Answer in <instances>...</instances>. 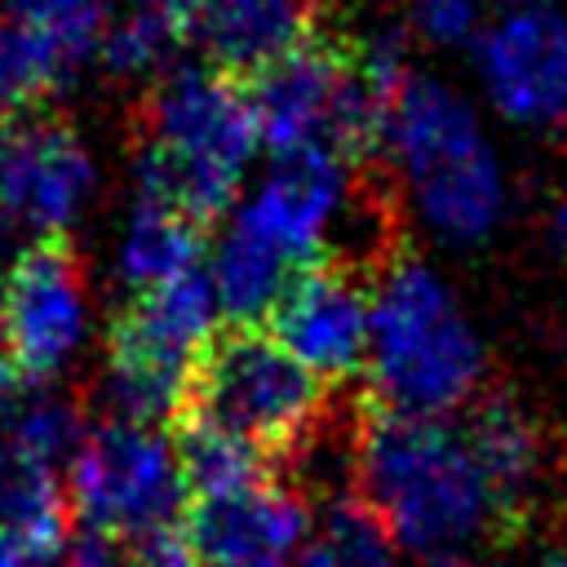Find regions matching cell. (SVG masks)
Returning a JSON list of instances; mask_svg holds the SVG:
<instances>
[{"label":"cell","mask_w":567,"mask_h":567,"mask_svg":"<svg viewBox=\"0 0 567 567\" xmlns=\"http://www.w3.org/2000/svg\"><path fill=\"white\" fill-rule=\"evenodd\" d=\"M199 261H204V226L177 204L137 190L120 235V279L133 292H146L199 270Z\"/></svg>","instance_id":"17"},{"label":"cell","mask_w":567,"mask_h":567,"mask_svg":"<svg viewBox=\"0 0 567 567\" xmlns=\"http://www.w3.org/2000/svg\"><path fill=\"white\" fill-rule=\"evenodd\" d=\"M182 35L208 53V66L257 80L315 40L319 0H168Z\"/></svg>","instance_id":"14"},{"label":"cell","mask_w":567,"mask_h":567,"mask_svg":"<svg viewBox=\"0 0 567 567\" xmlns=\"http://www.w3.org/2000/svg\"><path fill=\"white\" fill-rule=\"evenodd\" d=\"M430 567H474V563H470V558H465V554H461V558H434V563H430Z\"/></svg>","instance_id":"31"},{"label":"cell","mask_w":567,"mask_h":567,"mask_svg":"<svg viewBox=\"0 0 567 567\" xmlns=\"http://www.w3.org/2000/svg\"><path fill=\"white\" fill-rule=\"evenodd\" d=\"M128 4H133V0H128Z\"/></svg>","instance_id":"34"},{"label":"cell","mask_w":567,"mask_h":567,"mask_svg":"<svg viewBox=\"0 0 567 567\" xmlns=\"http://www.w3.org/2000/svg\"><path fill=\"white\" fill-rule=\"evenodd\" d=\"M4 230H9V226H4V217H0V239H4Z\"/></svg>","instance_id":"33"},{"label":"cell","mask_w":567,"mask_h":567,"mask_svg":"<svg viewBox=\"0 0 567 567\" xmlns=\"http://www.w3.org/2000/svg\"><path fill=\"white\" fill-rule=\"evenodd\" d=\"M248 89L270 155L328 151L354 164L368 151H381L390 97L363 75L354 44H328L315 35Z\"/></svg>","instance_id":"6"},{"label":"cell","mask_w":567,"mask_h":567,"mask_svg":"<svg viewBox=\"0 0 567 567\" xmlns=\"http://www.w3.org/2000/svg\"><path fill=\"white\" fill-rule=\"evenodd\" d=\"M363 372L377 408L403 416L447 421L478 394L483 341L425 261L394 257L381 266Z\"/></svg>","instance_id":"3"},{"label":"cell","mask_w":567,"mask_h":567,"mask_svg":"<svg viewBox=\"0 0 567 567\" xmlns=\"http://www.w3.org/2000/svg\"><path fill=\"white\" fill-rule=\"evenodd\" d=\"M4 18L49 44L66 71L89 62L102 49L106 9L102 0H4Z\"/></svg>","instance_id":"20"},{"label":"cell","mask_w":567,"mask_h":567,"mask_svg":"<svg viewBox=\"0 0 567 567\" xmlns=\"http://www.w3.org/2000/svg\"><path fill=\"white\" fill-rule=\"evenodd\" d=\"M0 532H9L35 567L62 558V545L71 536V505L58 470L18 452L4 439H0Z\"/></svg>","instance_id":"16"},{"label":"cell","mask_w":567,"mask_h":567,"mask_svg":"<svg viewBox=\"0 0 567 567\" xmlns=\"http://www.w3.org/2000/svg\"><path fill=\"white\" fill-rule=\"evenodd\" d=\"M505 518L527 501L532 483H536V470H540V434H536V421L514 408L509 399H487L470 412V421L461 425Z\"/></svg>","instance_id":"18"},{"label":"cell","mask_w":567,"mask_h":567,"mask_svg":"<svg viewBox=\"0 0 567 567\" xmlns=\"http://www.w3.org/2000/svg\"><path fill=\"white\" fill-rule=\"evenodd\" d=\"M173 447H177V465H182V483H186L190 505L226 501V496H239V492L266 483V456L257 447H248L244 439H230L221 430L177 421Z\"/></svg>","instance_id":"19"},{"label":"cell","mask_w":567,"mask_h":567,"mask_svg":"<svg viewBox=\"0 0 567 567\" xmlns=\"http://www.w3.org/2000/svg\"><path fill=\"white\" fill-rule=\"evenodd\" d=\"M328 416L323 381L270 332L221 328L199 354L177 421L244 439L261 456H292Z\"/></svg>","instance_id":"5"},{"label":"cell","mask_w":567,"mask_h":567,"mask_svg":"<svg viewBox=\"0 0 567 567\" xmlns=\"http://www.w3.org/2000/svg\"><path fill=\"white\" fill-rule=\"evenodd\" d=\"M474 66L492 106L527 128L567 133V13L514 4L474 40Z\"/></svg>","instance_id":"9"},{"label":"cell","mask_w":567,"mask_h":567,"mask_svg":"<svg viewBox=\"0 0 567 567\" xmlns=\"http://www.w3.org/2000/svg\"><path fill=\"white\" fill-rule=\"evenodd\" d=\"M549 235H554V244L567 252V195L554 204V213H549Z\"/></svg>","instance_id":"30"},{"label":"cell","mask_w":567,"mask_h":567,"mask_svg":"<svg viewBox=\"0 0 567 567\" xmlns=\"http://www.w3.org/2000/svg\"><path fill=\"white\" fill-rule=\"evenodd\" d=\"M217 292L208 270H190L173 284L133 292L111 323L106 385L124 421L159 425L177 421L190 372L217 337Z\"/></svg>","instance_id":"7"},{"label":"cell","mask_w":567,"mask_h":567,"mask_svg":"<svg viewBox=\"0 0 567 567\" xmlns=\"http://www.w3.org/2000/svg\"><path fill=\"white\" fill-rule=\"evenodd\" d=\"M306 496L284 483H257L239 496L190 505L186 536L208 567H292L306 549Z\"/></svg>","instance_id":"15"},{"label":"cell","mask_w":567,"mask_h":567,"mask_svg":"<svg viewBox=\"0 0 567 567\" xmlns=\"http://www.w3.org/2000/svg\"><path fill=\"white\" fill-rule=\"evenodd\" d=\"M80 439H84L80 412H75V403H66L58 394H35V399L13 403V416L4 430V443H13L18 452H27L53 470H58V461H71Z\"/></svg>","instance_id":"23"},{"label":"cell","mask_w":567,"mask_h":567,"mask_svg":"<svg viewBox=\"0 0 567 567\" xmlns=\"http://www.w3.org/2000/svg\"><path fill=\"white\" fill-rule=\"evenodd\" d=\"M323 540L332 545L337 567H403L399 563V545L381 532V523L354 496L332 501Z\"/></svg>","instance_id":"24"},{"label":"cell","mask_w":567,"mask_h":567,"mask_svg":"<svg viewBox=\"0 0 567 567\" xmlns=\"http://www.w3.org/2000/svg\"><path fill=\"white\" fill-rule=\"evenodd\" d=\"M292 567H337V554H332L328 540H315V545H306V549L297 554Z\"/></svg>","instance_id":"28"},{"label":"cell","mask_w":567,"mask_h":567,"mask_svg":"<svg viewBox=\"0 0 567 567\" xmlns=\"http://www.w3.org/2000/svg\"><path fill=\"white\" fill-rule=\"evenodd\" d=\"M350 213V164L328 151L275 155L261 186L230 208L257 239H266L297 270L323 261L328 230Z\"/></svg>","instance_id":"13"},{"label":"cell","mask_w":567,"mask_h":567,"mask_svg":"<svg viewBox=\"0 0 567 567\" xmlns=\"http://www.w3.org/2000/svg\"><path fill=\"white\" fill-rule=\"evenodd\" d=\"M128 567H208V563L195 549V540L186 536V527H177V532H159V536L133 545Z\"/></svg>","instance_id":"26"},{"label":"cell","mask_w":567,"mask_h":567,"mask_svg":"<svg viewBox=\"0 0 567 567\" xmlns=\"http://www.w3.org/2000/svg\"><path fill=\"white\" fill-rule=\"evenodd\" d=\"M0 567H35V563L22 554V545H18L9 532H0Z\"/></svg>","instance_id":"29"},{"label":"cell","mask_w":567,"mask_h":567,"mask_svg":"<svg viewBox=\"0 0 567 567\" xmlns=\"http://www.w3.org/2000/svg\"><path fill=\"white\" fill-rule=\"evenodd\" d=\"M182 40L186 35H182V22L168 0H133V4H124L120 18H106L97 53L111 71L142 75V71H155Z\"/></svg>","instance_id":"21"},{"label":"cell","mask_w":567,"mask_h":567,"mask_svg":"<svg viewBox=\"0 0 567 567\" xmlns=\"http://www.w3.org/2000/svg\"><path fill=\"white\" fill-rule=\"evenodd\" d=\"M354 501L381 532L434 558H461L478 536L505 523V509L461 425L363 408L354 443Z\"/></svg>","instance_id":"1"},{"label":"cell","mask_w":567,"mask_h":567,"mask_svg":"<svg viewBox=\"0 0 567 567\" xmlns=\"http://www.w3.org/2000/svg\"><path fill=\"white\" fill-rule=\"evenodd\" d=\"M18 385H22V372H18L13 350H9V337H4V301H0V408H13L18 403Z\"/></svg>","instance_id":"27"},{"label":"cell","mask_w":567,"mask_h":567,"mask_svg":"<svg viewBox=\"0 0 567 567\" xmlns=\"http://www.w3.org/2000/svg\"><path fill=\"white\" fill-rule=\"evenodd\" d=\"M536 567H567V554H545Z\"/></svg>","instance_id":"32"},{"label":"cell","mask_w":567,"mask_h":567,"mask_svg":"<svg viewBox=\"0 0 567 567\" xmlns=\"http://www.w3.org/2000/svg\"><path fill=\"white\" fill-rule=\"evenodd\" d=\"M66 505L75 527L142 545L159 532H177L190 514L177 447L159 425L106 421L84 430L66 461Z\"/></svg>","instance_id":"8"},{"label":"cell","mask_w":567,"mask_h":567,"mask_svg":"<svg viewBox=\"0 0 567 567\" xmlns=\"http://www.w3.org/2000/svg\"><path fill=\"white\" fill-rule=\"evenodd\" d=\"M4 337L22 381L58 377L89 337L84 279L62 239H35L0 284Z\"/></svg>","instance_id":"10"},{"label":"cell","mask_w":567,"mask_h":567,"mask_svg":"<svg viewBox=\"0 0 567 567\" xmlns=\"http://www.w3.org/2000/svg\"><path fill=\"white\" fill-rule=\"evenodd\" d=\"M133 549L120 536L93 532V527H71L62 545V567H128Z\"/></svg>","instance_id":"25"},{"label":"cell","mask_w":567,"mask_h":567,"mask_svg":"<svg viewBox=\"0 0 567 567\" xmlns=\"http://www.w3.org/2000/svg\"><path fill=\"white\" fill-rule=\"evenodd\" d=\"M66 80H71V71L62 66V58L49 44H40L18 22L0 18V115L31 111Z\"/></svg>","instance_id":"22"},{"label":"cell","mask_w":567,"mask_h":567,"mask_svg":"<svg viewBox=\"0 0 567 567\" xmlns=\"http://www.w3.org/2000/svg\"><path fill=\"white\" fill-rule=\"evenodd\" d=\"M270 337L319 381H346L368 368L372 288L346 261L306 266L270 310Z\"/></svg>","instance_id":"11"},{"label":"cell","mask_w":567,"mask_h":567,"mask_svg":"<svg viewBox=\"0 0 567 567\" xmlns=\"http://www.w3.org/2000/svg\"><path fill=\"white\" fill-rule=\"evenodd\" d=\"M261 128L252 89L208 62L159 75L146 97L137 190L190 213L199 226L235 208L239 182L257 159Z\"/></svg>","instance_id":"2"},{"label":"cell","mask_w":567,"mask_h":567,"mask_svg":"<svg viewBox=\"0 0 567 567\" xmlns=\"http://www.w3.org/2000/svg\"><path fill=\"white\" fill-rule=\"evenodd\" d=\"M93 159L84 142L44 115L0 128V217L35 239H62L93 195Z\"/></svg>","instance_id":"12"},{"label":"cell","mask_w":567,"mask_h":567,"mask_svg":"<svg viewBox=\"0 0 567 567\" xmlns=\"http://www.w3.org/2000/svg\"><path fill=\"white\" fill-rule=\"evenodd\" d=\"M381 151L434 235L474 244L505 217V168L478 111L452 84L412 75L385 111Z\"/></svg>","instance_id":"4"}]
</instances>
